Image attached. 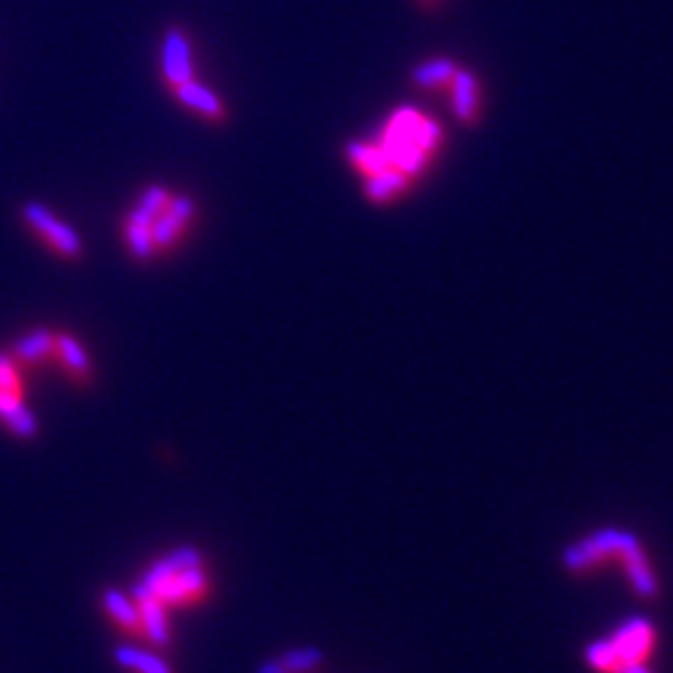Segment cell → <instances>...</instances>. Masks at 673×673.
Listing matches in <instances>:
<instances>
[{
    "mask_svg": "<svg viewBox=\"0 0 673 673\" xmlns=\"http://www.w3.org/2000/svg\"><path fill=\"white\" fill-rule=\"evenodd\" d=\"M103 606H105V611H108V616L115 621V624L123 626V629H128V631H135V634H143V621H140L138 604H133V601L125 599L120 591H115V589L105 591Z\"/></svg>",
    "mask_w": 673,
    "mask_h": 673,
    "instance_id": "obj_14",
    "label": "cell"
},
{
    "mask_svg": "<svg viewBox=\"0 0 673 673\" xmlns=\"http://www.w3.org/2000/svg\"><path fill=\"white\" fill-rule=\"evenodd\" d=\"M0 424H3L10 434H15V437L20 439H33L35 434H38V422H35L33 412H30L25 404H20V407H15L13 412L5 414V417L0 419Z\"/></svg>",
    "mask_w": 673,
    "mask_h": 673,
    "instance_id": "obj_17",
    "label": "cell"
},
{
    "mask_svg": "<svg viewBox=\"0 0 673 673\" xmlns=\"http://www.w3.org/2000/svg\"><path fill=\"white\" fill-rule=\"evenodd\" d=\"M113 656L115 664L130 673H172V669L165 664V661L148 654V651L135 649V646H120V649H115Z\"/></svg>",
    "mask_w": 673,
    "mask_h": 673,
    "instance_id": "obj_15",
    "label": "cell"
},
{
    "mask_svg": "<svg viewBox=\"0 0 673 673\" xmlns=\"http://www.w3.org/2000/svg\"><path fill=\"white\" fill-rule=\"evenodd\" d=\"M55 359L63 364L65 374L73 379L80 387H88L93 379V367H90V357L83 349V344L70 335H55Z\"/></svg>",
    "mask_w": 673,
    "mask_h": 673,
    "instance_id": "obj_10",
    "label": "cell"
},
{
    "mask_svg": "<svg viewBox=\"0 0 673 673\" xmlns=\"http://www.w3.org/2000/svg\"><path fill=\"white\" fill-rule=\"evenodd\" d=\"M20 215H23L25 225L33 230V235L38 237L48 250H53L55 255L73 262L83 257V240H80L78 232H75L68 222L58 220L45 205H40V202H25Z\"/></svg>",
    "mask_w": 673,
    "mask_h": 673,
    "instance_id": "obj_4",
    "label": "cell"
},
{
    "mask_svg": "<svg viewBox=\"0 0 673 673\" xmlns=\"http://www.w3.org/2000/svg\"><path fill=\"white\" fill-rule=\"evenodd\" d=\"M205 589L207 576L200 551L192 546H182V549L172 551L168 559L158 561L135 591L153 596L158 604L172 606L200 601L205 596Z\"/></svg>",
    "mask_w": 673,
    "mask_h": 673,
    "instance_id": "obj_2",
    "label": "cell"
},
{
    "mask_svg": "<svg viewBox=\"0 0 673 673\" xmlns=\"http://www.w3.org/2000/svg\"><path fill=\"white\" fill-rule=\"evenodd\" d=\"M172 95L180 100L185 108H190L192 113H197L200 118L210 120V123H225L227 120V110L222 105V100L212 93L210 88H205L197 80H190V83H182L177 88H172Z\"/></svg>",
    "mask_w": 673,
    "mask_h": 673,
    "instance_id": "obj_8",
    "label": "cell"
},
{
    "mask_svg": "<svg viewBox=\"0 0 673 673\" xmlns=\"http://www.w3.org/2000/svg\"><path fill=\"white\" fill-rule=\"evenodd\" d=\"M442 138L444 135L437 123L424 118L417 110L404 108L392 115L387 130L377 140V148L387 163V172H399L407 180H414L427 168L432 155L442 145Z\"/></svg>",
    "mask_w": 673,
    "mask_h": 673,
    "instance_id": "obj_1",
    "label": "cell"
},
{
    "mask_svg": "<svg viewBox=\"0 0 673 673\" xmlns=\"http://www.w3.org/2000/svg\"><path fill=\"white\" fill-rule=\"evenodd\" d=\"M621 561H624V569L626 574H629L631 584H634L636 594H639L641 599H656V596H659V584H656L654 571H651L649 561H646L644 551H641V544L634 546L631 551H626V554L621 556Z\"/></svg>",
    "mask_w": 673,
    "mask_h": 673,
    "instance_id": "obj_12",
    "label": "cell"
},
{
    "mask_svg": "<svg viewBox=\"0 0 673 673\" xmlns=\"http://www.w3.org/2000/svg\"><path fill=\"white\" fill-rule=\"evenodd\" d=\"M163 78L168 88H177L182 83L195 80V65H192L190 38L185 30L170 28L163 40Z\"/></svg>",
    "mask_w": 673,
    "mask_h": 673,
    "instance_id": "obj_5",
    "label": "cell"
},
{
    "mask_svg": "<svg viewBox=\"0 0 673 673\" xmlns=\"http://www.w3.org/2000/svg\"><path fill=\"white\" fill-rule=\"evenodd\" d=\"M449 93H452L454 113L462 123L474 125L482 115V85L474 78L469 70H457L452 85H449Z\"/></svg>",
    "mask_w": 673,
    "mask_h": 673,
    "instance_id": "obj_7",
    "label": "cell"
},
{
    "mask_svg": "<svg viewBox=\"0 0 673 673\" xmlns=\"http://www.w3.org/2000/svg\"><path fill=\"white\" fill-rule=\"evenodd\" d=\"M0 394L10 397H23V379H20V367L13 362L10 352H0Z\"/></svg>",
    "mask_w": 673,
    "mask_h": 673,
    "instance_id": "obj_18",
    "label": "cell"
},
{
    "mask_svg": "<svg viewBox=\"0 0 673 673\" xmlns=\"http://www.w3.org/2000/svg\"><path fill=\"white\" fill-rule=\"evenodd\" d=\"M621 664H646L656 644V629L646 619H631L611 636Z\"/></svg>",
    "mask_w": 673,
    "mask_h": 673,
    "instance_id": "obj_6",
    "label": "cell"
},
{
    "mask_svg": "<svg viewBox=\"0 0 673 673\" xmlns=\"http://www.w3.org/2000/svg\"><path fill=\"white\" fill-rule=\"evenodd\" d=\"M325 664V654L317 646H302V649H292L287 654L277 656V659L260 664L257 673H315Z\"/></svg>",
    "mask_w": 673,
    "mask_h": 673,
    "instance_id": "obj_11",
    "label": "cell"
},
{
    "mask_svg": "<svg viewBox=\"0 0 673 673\" xmlns=\"http://www.w3.org/2000/svg\"><path fill=\"white\" fill-rule=\"evenodd\" d=\"M619 673H651L644 664H621Z\"/></svg>",
    "mask_w": 673,
    "mask_h": 673,
    "instance_id": "obj_19",
    "label": "cell"
},
{
    "mask_svg": "<svg viewBox=\"0 0 673 673\" xmlns=\"http://www.w3.org/2000/svg\"><path fill=\"white\" fill-rule=\"evenodd\" d=\"M634 546H639V539L629 531H616V529H604L596 531L589 539L579 541V544L569 546L564 551V566L574 574H586L594 566H601L609 559H621L626 551H631Z\"/></svg>",
    "mask_w": 673,
    "mask_h": 673,
    "instance_id": "obj_3",
    "label": "cell"
},
{
    "mask_svg": "<svg viewBox=\"0 0 673 673\" xmlns=\"http://www.w3.org/2000/svg\"><path fill=\"white\" fill-rule=\"evenodd\" d=\"M10 357H13V362L18 364L20 369L38 367V364H45L48 359H55V332L45 330V327H38V330L20 337L18 342L13 344Z\"/></svg>",
    "mask_w": 673,
    "mask_h": 673,
    "instance_id": "obj_9",
    "label": "cell"
},
{
    "mask_svg": "<svg viewBox=\"0 0 673 673\" xmlns=\"http://www.w3.org/2000/svg\"><path fill=\"white\" fill-rule=\"evenodd\" d=\"M437 3H439V0H419V5H422V8H427V10H432Z\"/></svg>",
    "mask_w": 673,
    "mask_h": 673,
    "instance_id": "obj_20",
    "label": "cell"
},
{
    "mask_svg": "<svg viewBox=\"0 0 673 673\" xmlns=\"http://www.w3.org/2000/svg\"><path fill=\"white\" fill-rule=\"evenodd\" d=\"M459 65L449 58H437V60H427V63H419L414 68L412 80L414 85L424 90H444L452 85L454 75H457Z\"/></svg>",
    "mask_w": 673,
    "mask_h": 673,
    "instance_id": "obj_13",
    "label": "cell"
},
{
    "mask_svg": "<svg viewBox=\"0 0 673 673\" xmlns=\"http://www.w3.org/2000/svg\"><path fill=\"white\" fill-rule=\"evenodd\" d=\"M586 661H589L591 669L599 673H619L621 669V659L619 654H616L611 639L594 641V644L586 649Z\"/></svg>",
    "mask_w": 673,
    "mask_h": 673,
    "instance_id": "obj_16",
    "label": "cell"
}]
</instances>
